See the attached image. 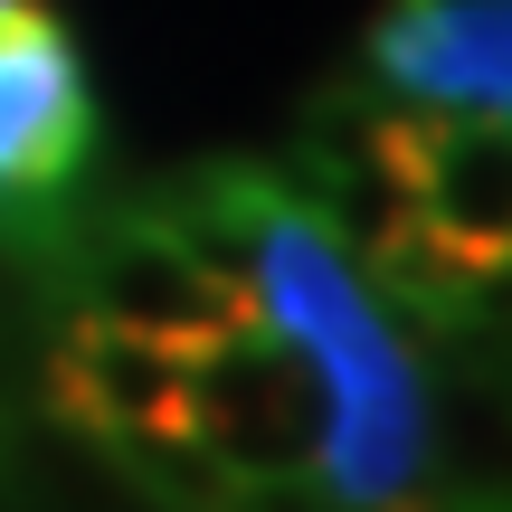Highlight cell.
Returning a JSON list of instances; mask_svg holds the SVG:
<instances>
[{
	"label": "cell",
	"instance_id": "cell-2",
	"mask_svg": "<svg viewBox=\"0 0 512 512\" xmlns=\"http://www.w3.org/2000/svg\"><path fill=\"white\" fill-rule=\"evenodd\" d=\"M342 86L512 124V0H380Z\"/></svg>",
	"mask_w": 512,
	"mask_h": 512
},
{
	"label": "cell",
	"instance_id": "cell-1",
	"mask_svg": "<svg viewBox=\"0 0 512 512\" xmlns=\"http://www.w3.org/2000/svg\"><path fill=\"white\" fill-rule=\"evenodd\" d=\"M105 152V105L57 0H0V238L38 247Z\"/></svg>",
	"mask_w": 512,
	"mask_h": 512
},
{
	"label": "cell",
	"instance_id": "cell-3",
	"mask_svg": "<svg viewBox=\"0 0 512 512\" xmlns=\"http://www.w3.org/2000/svg\"><path fill=\"white\" fill-rule=\"evenodd\" d=\"M494 332H512V313H503V323H494ZM503 389H512V342H503Z\"/></svg>",
	"mask_w": 512,
	"mask_h": 512
}]
</instances>
